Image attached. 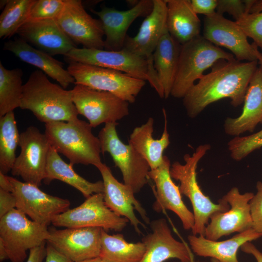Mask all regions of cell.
<instances>
[{
	"label": "cell",
	"mask_w": 262,
	"mask_h": 262,
	"mask_svg": "<svg viewBox=\"0 0 262 262\" xmlns=\"http://www.w3.org/2000/svg\"><path fill=\"white\" fill-rule=\"evenodd\" d=\"M258 63V60L243 62L236 59L217 61L182 98L187 115L195 118L208 105L225 98H229L234 107L244 103Z\"/></svg>",
	"instance_id": "1"
},
{
	"label": "cell",
	"mask_w": 262,
	"mask_h": 262,
	"mask_svg": "<svg viewBox=\"0 0 262 262\" xmlns=\"http://www.w3.org/2000/svg\"><path fill=\"white\" fill-rule=\"evenodd\" d=\"M20 108L31 111L45 124L73 120L79 115L71 90L52 83L40 70L32 72L24 84Z\"/></svg>",
	"instance_id": "2"
},
{
	"label": "cell",
	"mask_w": 262,
	"mask_h": 262,
	"mask_svg": "<svg viewBox=\"0 0 262 262\" xmlns=\"http://www.w3.org/2000/svg\"><path fill=\"white\" fill-rule=\"evenodd\" d=\"M92 129L89 123L78 118L46 123L45 134L51 146L66 156L73 166L92 164L97 167L102 164L100 144Z\"/></svg>",
	"instance_id": "3"
},
{
	"label": "cell",
	"mask_w": 262,
	"mask_h": 262,
	"mask_svg": "<svg viewBox=\"0 0 262 262\" xmlns=\"http://www.w3.org/2000/svg\"><path fill=\"white\" fill-rule=\"evenodd\" d=\"M211 147L209 144L198 146L192 155H184V164L175 162L171 165L170 169L172 179L180 182L181 194L187 196L191 203L195 219L192 231L194 235L204 236L205 228L211 216L216 213L226 212L230 207L222 198L219 200L218 203H213L202 192L196 180L198 163Z\"/></svg>",
	"instance_id": "4"
},
{
	"label": "cell",
	"mask_w": 262,
	"mask_h": 262,
	"mask_svg": "<svg viewBox=\"0 0 262 262\" xmlns=\"http://www.w3.org/2000/svg\"><path fill=\"white\" fill-rule=\"evenodd\" d=\"M64 56L69 61L114 69L147 81L160 97L164 98L153 59L138 56L124 49L115 51L75 48Z\"/></svg>",
	"instance_id": "5"
},
{
	"label": "cell",
	"mask_w": 262,
	"mask_h": 262,
	"mask_svg": "<svg viewBox=\"0 0 262 262\" xmlns=\"http://www.w3.org/2000/svg\"><path fill=\"white\" fill-rule=\"evenodd\" d=\"M235 59L228 52L205 39L198 36L181 45L177 74L171 96L183 98L204 75V72L217 61Z\"/></svg>",
	"instance_id": "6"
},
{
	"label": "cell",
	"mask_w": 262,
	"mask_h": 262,
	"mask_svg": "<svg viewBox=\"0 0 262 262\" xmlns=\"http://www.w3.org/2000/svg\"><path fill=\"white\" fill-rule=\"evenodd\" d=\"M49 236L48 226L29 219L16 208L0 218V241L11 262H24L27 251L46 243Z\"/></svg>",
	"instance_id": "7"
},
{
	"label": "cell",
	"mask_w": 262,
	"mask_h": 262,
	"mask_svg": "<svg viewBox=\"0 0 262 262\" xmlns=\"http://www.w3.org/2000/svg\"><path fill=\"white\" fill-rule=\"evenodd\" d=\"M115 123L105 124L98 133L101 153L108 152L120 170L124 183L134 194L147 183L151 170L147 161L130 144L121 141L116 131Z\"/></svg>",
	"instance_id": "8"
},
{
	"label": "cell",
	"mask_w": 262,
	"mask_h": 262,
	"mask_svg": "<svg viewBox=\"0 0 262 262\" xmlns=\"http://www.w3.org/2000/svg\"><path fill=\"white\" fill-rule=\"evenodd\" d=\"M67 71L74 78L75 84L111 93L129 103L146 84V81L122 72L96 66L70 61Z\"/></svg>",
	"instance_id": "9"
},
{
	"label": "cell",
	"mask_w": 262,
	"mask_h": 262,
	"mask_svg": "<svg viewBox=\"0 0 262 262\" xmlns=\"http://www.w3.org/2000/svg\"><path fill=\"white\" fill-rule=\"evenodd\" d=\"M71 90L78 114L86 117L92 128L117 122L129 114V103L111 93L81 84Z\"/></svg>",
	"instance_id": "10"
},
{
	"label": "cell",
	"mask_w": 262,
	"mask_h": 262,
	"mask_svg": "<svg viewBox=\"0 0 262 262\" xmlns=\"http://www.w3.org/2000/svg\"><path fill=\"white\" fill-rule=\"evenodd\" d=\"M129 222L115 214L106 205L103 193L95 194L78 207L55 216L51 224L66 228L96 227L107 231H122Z\"/></svg>",
	"instance_id": "11"
},
{
	"label": "cell",
	"mask_w": 262,
	"mask_h": 262,
	"mask_svg": "<svg viewBox=\"0 0 262 262\" xmlns=\"http://www.w3.org/2000/svg\"><path fill=\"white\" fill-rule=\"evenodd\" d=\"M20 152L11 172L23 181L38 187L41 185L51 145L45 133L34 126H30L20 133Z\"/></svg>",
	"instance_id": "12"
},
{
	"label": "cell",
	"mask_w": 262,
	"mask_h": 262,
	"mask_svg": "<svg viewBox=\"0 0 262 262\" xmlns=\"http://www.w3.org/2000/svg\"><path fill=\"white\" fill-rule=\"evenodd\" d=\"M16 200V208L31 220L48 226L57 215L69 209L68 199L44 192L39 187L8 176Z\"/></svg>",
	"instance_id": "13"
},
{
	"label": "cell",
	"mask_w": 262,
	"mask_h": 262,
	"mask_svg": "<svg viewBox=\"0 0 262 262\" xmlns=\"http://www.w3.org/2000/svg\"><path fill=\"white\" fill-rule=\"evenodd\" d=\"M55 19L76 45L81 44L86 49H104L102 23L86 12L81 0H65L64 7Z\"/></svg>",
	"instance_id": "14"
},
{
	"label": "cell",
	"mask_w": 262,
	"mask_h": 262,
	"mask_svg": "<svg viewBox=\"0 0 262 262\" xmlns=\"http://www.w3.org/2000/svg\"><path fill=\"white\" fill-rule=\"evenodd\" d=\"M253 196L252 192L241 194L236 187L231 188L222 197L229 204V209L225 212L216 213L211 216L205 228V237L217 241L223 236L251 229L249 201Z\"/></svg>",
	"instance_id": "15"
},
{
	"label": "cell",
	"mask_w": 262,
	"mask_h": 262,
	"mask_svg": "<svg viewBox=\"0 0 262 262\" xmlns=\"http://www.w3.org/2000/svg\"><path fill=\"white\" fill-rule=\"evenodd\" d=\"M202 36L213 45L229 50L239 61L257 60L258 47L248 42L247 37L235 21L226 18L223 15L215 12L205 16Z\"/></svg>",
	"instance_id": "16"
},
{
	"label": "cell",
	"mask_w": 262,
	"mask_h": 262,
	"mask_svg": "<svg viewBox=\"0 0 262 262\" xmlns=\"http://www.w3.org/2000/svg\"><path fill=\"white\" fill-rule=\"evenodd\" d=\"M103 229L96 227L49 230L47 243L73 262L98 257Z\"/></svg>",
	"instance_id": "17"
},
{
	"label": "cell",
	"mask_w": 262,
	"mask_h": 262,
	"mask_svg": "<svg viewBox=\"0 0 262 262\" xmlns=\"http://www.w3.org/2000/svg\"><path fill=\"white\" fill-rule=\"evenodd\" d=\"M97 168L102 178L103 194L106 206L117 215L127 218L135 231L141 233L140 227L145 226L137 217L134 210L146 224H150V221L146 211L135 198L132 190L124 183L119 182L105 164H101Z\"/></svg>",
	"instance_id": "18"
},
{
	"label": "cell",
	"mask_w": 262,
	"mask_h": 262,
	"mask_svg": "<svg viewBox=\"0 0 262 262\" xmlns=\"http://www.w3.org/2000/svg\"><path fill=\"white\" fill-rule=\"evenodd\" d=\"M171 165L170 160L164 156L162 164L148 173V178L153 180L155 187L156 200L153 209L157 213L165 210L173 212L180 220L184 229L192 230L194 216L184 203L179 186L172 180L170 174Z\"/></svg>",
	"instance_id": "19"
},
{
	"label": "cell",
	"mask_w": 262,
	"mask_h": 262,
	"mask_svg": "<svg viewBox=\"0 0 262 262\" xmlns=\"http://www.w3.org/2000/svg\"><path fill=\"white\" fill-rule=\"evenodd\" d=\"M153 0H140L135 6L129 10L120 11L105 6L100 11H91L101 21L104 33V49L120 50L123 48L127 36V31L138 17H146L152 11Z\"/></svg>",
	"instance_id": "20"
},
{
	"label": "cell",
	"mask_w": 262,
	"mask_h": 262,
	"mask_svg": "<svg viewBox=\"0 0 262 262\" xmlns=\"http://www.w3.org/2000/svg\"><path fill=\"white\" fill-rule=\"evenodd\" d=\"M149 224L151 232L142 240L146 252L141 262H164L170 259L181 262H195L188 246L174 238L166 219H156Z\"/></svg>",
	"instance_id": "21"
},
{
	"label": "cell",
	"mask_w": 262,
	"mask_h": 262,
	"mask_svg": "<svg viewBox=\"0 0 262 262\" xmlns=\"http://www.w3.org/2000/svg\"><path fill=\"white\" fill-rule=\"evenodd\" d=\"M20 38L51 56L65 55L76 45L63 32L55 19L29 20L18 30Z\"/></svg>",
	"instance_id": "22"
},
{
	"label": "cell",
	"mask_w": 262,
	"mask_h": 262,
	"mask_svg": "<svg viewBox=\"0 0 262 262\" xmlns=\"http://www.w3.org/2000/svg\"><path fill=\"white\" fill-rule=\"evenodd\" d=\"M151 13L142 22L136 35H127L123 49L138 56L153 59V53L167 31V6L165 0H153Z\"/></svg>",
	"instance_id": "23"
},
{
	"label": "cell",
	"mask_w": 262,
	"mask_h": 262,
	"mask_svg": "<svg viewBox=\"0 0 262 262\" xmlns=\"http://www.w3.org/2000/svg\"><path fill=\"white\" fill-rule=\"evenodd\" d=\"M241 114L235 118L227 117L223 127L229 135L237 136L252 132L259 123H262V66L258 67L246 90Z\"/></svg>",
	"instance_id": "24"
},
{
	"label": "cell",
	"mask_w": 262,
	"mask_h": 262,
	"mask_svg": "<svg viewBox=\"0 0 262 262\" xmlns=\"http://www.w3.org/2000/svg\"><path fill=\"white\" fill-rule=\"evenodd\" d=\"M3 49L11 52L21 61L39 68L64 89L75 83L74 78L64 68L63 63L34 48L20 37L5 42Z\"/></svg>",
	"instance_id": "25"
},
{
	"label": "cell",
	"mask_w": 262,
	"mask_h": 262,
	"mask_svg": "<svg viewBox=\"0 0 262 262\" xmlns=\"http://www.w3.org/2000/svg\"><path fill=\"white\" fill-rule=\"evenodd\" d=\"M262 236L252 228L238 233L224 241H214L203 235H190L188 240L191 249L196 255L210 257L219 262H239L237 252L245 243L257 240Z\"/></svg>",
	"instance_id": "26"
},
{
	"label": "cell",
	"mask_w": 262,
	"mask_h": 262,
	"mask_svg": "<svg viewBox=\"0 0 262 262\" xmlns=\"http://www.w3.org/2000/svg\"><path fill=\"white\" fill-rule=\"evenodd\" d=\"M166 26L170 35L181 45L200 35L201 22L189 0H165Z\"/></svg>",
	"instance_id": "27"
},
{
	"label": "cell",
	"mask_w": 262,
	"mask_h": 262,
	"mask_svg": "<svg viewBox=\"0 0 262 262\" xmlns=\"http://www.w3.org/2000/svg\"><path fill=\"white\" fill-rule=\"evenodd\" d=\"M164 120V131L160 139L152 137L154 119L149 117L140 126L135 127L130 134L129 144L147 161L150 169L158 168L162 163L163 153L170 144L169 134L165 111L163 109Z\"/></svg>",
	"instance_id": "28"
},
{
	"label": "cell",
	"mask_w": 262,
	"mask_h": 262,
	"mask_svg": "<svg viewBox=\"0 0 262 262\" xmlns=\"http://www.w3.org/2000/svg\"><path fill=\"white\" fill-rule=\"evenodd\" d=\"M54 180H59L73 187L86 198L95 194L103 193L104 191L103 181L92 182L78 174L73 169V165L66 163L51 146L43 181L49 184Z\"/></svg>",
	"instance_id": "29"
},
{
	"label": "cell",
	"mask_w": 262,
	"mask_h": 262,
	"mask_svg": "<svg viewBox=\"0 0 262 262\" xmlns=\"http://www.w3.org/2000/svg\"><path fill=\"white\" fill-rule=\"evenodd\" d=\"M181 45L166 32L153 53L155 69L163 88L164 98L171 95L177 72Z\"/></svg>",
	"instance_id": "30"
},
{
	"label": "cell",
	"mask_w": 262,
	"mask_h": 262,
	"mask_svg": "<svg viewBox=\"0 0 262 262\" xmlns=\"http://www.w3.org/2000/svg\"><path fill=\"white\" fill-rule=\"evenodd\" d=\"M145 252L142 242L129 243L122 234L110 235L102 230L99 257L106 262H141Z\"/></svg>",
	"instance_id": "31"
},
{
	"label": "cell",
	"mask_w": 262,
	"mask_h": 262,
	"mask_svg": "<svg viewBox=\"0 0 262 262\" xmlns=\"http://www.w3.org/2000/svg\"><path fill=\"white\" fill-rule=\"evenodd\" d=\"M23 71L6 68L0 62V117L20 108L23 94Z\"/></svg>",
	"instance_id": "32"
},
{
	"label": "cell",
	"mask_w": 262,
	"mask_h": 262,
	"mask_svg": "<svg viewBox=\"0 0 262 262\" xmlns=\"http://www.w3.org/2000/svg\"><path fill=\"white\" fill-rule=\"evenodd\" d=\"M19 139L14 111L0 117V172L4 174L14 166Z\"/></svg>",
	"instance_id": "33"
},
{
	"label": "cell",
	"mask_w": 262,
	"mask_h": 262,
	"mask_svg": "<svg viewBox=\"0 0 262 262\" xmlns=\"http://www.w3.org/2000/svg\"><path fill=\"white\" fill-rule=\"evenodd\" d=\"M35 0H8L0 16V38L10 37L27 20Z\"/></svg>",
	"instance_id": "34"
},
{
	"label": "cell",
	"mask_w": 262,
	"mask_h": 262,
	"mask_svg": "<svg viewBox=\"0 0 262 262\" xmlns=\"http://www.w3.org/2000/svg\"><path fill=\"white\" fill-rule=\"evenodd\" d=\"M262 147V129L251 135L235 136L228 143L231 158L239 161Z\"/></svg>",
	"instance_id": "35"
},
{
	"label": "cell",
	"mask_w": 262,
	"mask_h": 262,
	"mask_svg": "<svg viewBox=\"0 0 262 262\" xmlns=\"http://www.w3.org/2000/svg\"><path fill=\"white\" fill-rule=\"evenodd\" d=\"M65 4V0H35L27 21L56 19Z\"/></svg>",
	"instance_id": "36"
},
{
	"label": "cell",
	"mask_w": 262,
	"mask_h": 262,
	"mask_svg": "<svg viewBox=\"0 0 262 262\" xmlns=\"http://www.w3.org/2000/svg\"><path fill=\"white\" fill-rule=\"evenodd\" d=\"M235 21L246 36L253 39V43L262 50V11L246 13Z\"/></svg>",
	"instance_id": "37"
},
{
	"label": "cell",
	"mask_w": 262,
	"mask_h": 262,
	"mask_svg": "<svg viewBox=\"0 0 262 262\" xmlns=\"http://www.w3.org/2000/svg\"><path fill=\"white\" fill-rule=\"evenodd\" d=\"M255 1V0H217L216 12L221 15L228 13L237 21L246 13H249Z\"/></svg>",
	"instance_id": "38"
},
{
	"label": "cell",
	"mask_w": 262,
	"mask_h": 262,
	"mask_svg": "<svg viewBox=\"0 0 262 262\" xmlns=\"http://www.w3.org/2000/svg\"><path fill=\"white\" fill-rule=\"evenodd\" d=\"M257 192L249 201L252 228L262 236V182L256 183Z\"/></svg>",
	"instance_id": "39"
},
{
	"label": "cell",
	"mask_w": 262,
	"mask_h": 262,
	"mask_svg": "<svg viewBox=\"0 0 262 262\" xmlns=\"http://www.w3.org/2000/svg\"><path fill=\"white\" fill-rule=\"evenodd\" d=\"M192 7L197 14L210 16L216 12L217 0H191Z\"/></svg>",
	"instance_id": "40"
},
{
	"label": "cell",
	"mask_w": 262,
	"mask_h": 262,
	"mask_svg": "<svg viewBox=\"0 0 262 262\" xmlns=\"http://www.w3.org/2000/svg\"><path fill=\"white\" fill-rule=\"evenodd\" d=\"M16 198L12 192L0 189V218L16 208Z\"/></svg>",
	"instance_id": "41"
},
{
	"label": "cell",
	"mask_w": 262,
	"mask_h": 262,
	"mask_svg": "<svg viewBox=\"0 0 262 262\" xmlns=\"http://www.w3.org/2000/svg\"><path fill=\"white\" fill-rule=\"evenodd\" d=\"M47 255L46 243L29 250V255L26 262H43Z\"/></svg>",
	"instance_id": "42"
},
{
	"label": "cell",
	"mask_w": 262,
	"mask_h": 262,
	"mask_svg": "<svg viewBox=\"0 0 262 262\" xmlns=\"http://www.w3.org/2000/svg\"><path fill=\"white\" fill-rule=\"evenodd\" d=\"M45 262H73L47 243Z\"/></svg>",
	"instance_id": "43"
},
{
	"label": "cell",
	"mask_w": 262,
	"mask_h": 262,
	"mask_svg": "<svg viewBox=\"0 0 262 262\" xmlns=\"http://www.w3.org/2000/svg\"><path fill=\"white\" fill-rule=\"evenodd\" d=\"M241 249L243 252L252 255L257 262H262V252L251 242H246L243 245Z\"/></svg>",
	"instance_id": "44"
},
{
	"label": "cell",
	"mask_w": 262,
	"mask_h": 262,
	"mask_svg": "<svg viewBox=\"0 0 262 262\" xmlns=\"http://www.w3.org/2000/svg\"><path fill=\"white\" fill-rule=\"evenodd\" d=\"M0 189L12 192L13 187L8 176L0 172Z\"/></svg>",
	"instance_id": "45"
},
{
	"label": "cell",
	"mask_w": 262,
	"mask_h": 262,
	"mask_svg": "<svg viewBox=\"0 0 262 262\" xmlns=\"http://www.w3.org/2000/svg\"><path fill=\"white\" fill-rule=\"evenodd\" d=\"M9 260L7 250L3 243L0 241V262Z\"/></svg>",
	"instance_id": "46"
},
{
	"label": "cell",
	"mask_w": 262,
	"mask_h": 262,
	"mask_svg": "<svg viewBox=\"0 0 262 262\" xmlns=\"http://www.w3.org/2000/svg\"><path fill=\"white\" fill-rule=\"evenodd\" d=\"M262 11V0H256L251 7L249 13H256Z\"/></svg>",
	"instance_id": "47"
},
{
	"label": "cell",
	"mask_w": 262,
	"mask_h": 262,
	"mask_svg": "<svg viewBox=\"0 0 262 262\" xmlns=\"http://www.w3.org/2000/svg\"><path fill=\"white\" fill-rule=\"evenodd\" d=\"M78 262H106L104 260H103L102 259H101L100 257H98L96 258L86 260L84 261Z\"/></svg>",
	"instance_id": "48"
},
{
	"label": "cell",
	"mask_w": 262,
	"mask_h": 262,
	"mask_svg": "<svg viewBox=\"0 0 262 262\" xmlns=\"http://www.w3.org/2000/svg\"><path fill=\"white\" fill-rule=\"evenodd\" d=\"M256 56L258 62L262 66V54L260 52L258 49H256Z\"/></svg>",
	"instance_id": "49"
},
{
	"label": "cell",
	"mask_w": 262,
	"mask_h": 262,
	"mask_svg": "<svg viewBox=\"0 0 262 262\" xmlns=\"http://www.w3.org/2000/svg\"><path fill=\"white\" fill-rule=\"evenodd\" d=\"M139 0H126V3H127L128 5L131 6V8H132L136 5L139 3Z\"/></svg>",
	"instance_id": "50"
},
{
	"label": "cell",
	"mask_w": 262,
	"mask_h": 262,
	"mask_svg": "<svg viewBox=\"0 0 262 262\" xmlns=\"http://www.w3.org/2000/svg\"><path fill=\"white\" fill-rule=\"evenodd\" d=\"M211 262H218L216 260H215V259H211Z\"/></svg>",
	"instance_id": "51"
},
{
	"label": "cell",
	"mask_w": 262,
	"mask_h": 262,
	"mask_svg": "<svg viewBox=\"0 0 262 262\" xmlns=\"http://www.w3.org/2000/svg\"><path fill=\"white\" fill-rule=\"evenodd\" d=\"M199 262V261H198V262Z\"/></svg>",
	"instance_id": "52"
}]
</instances>
